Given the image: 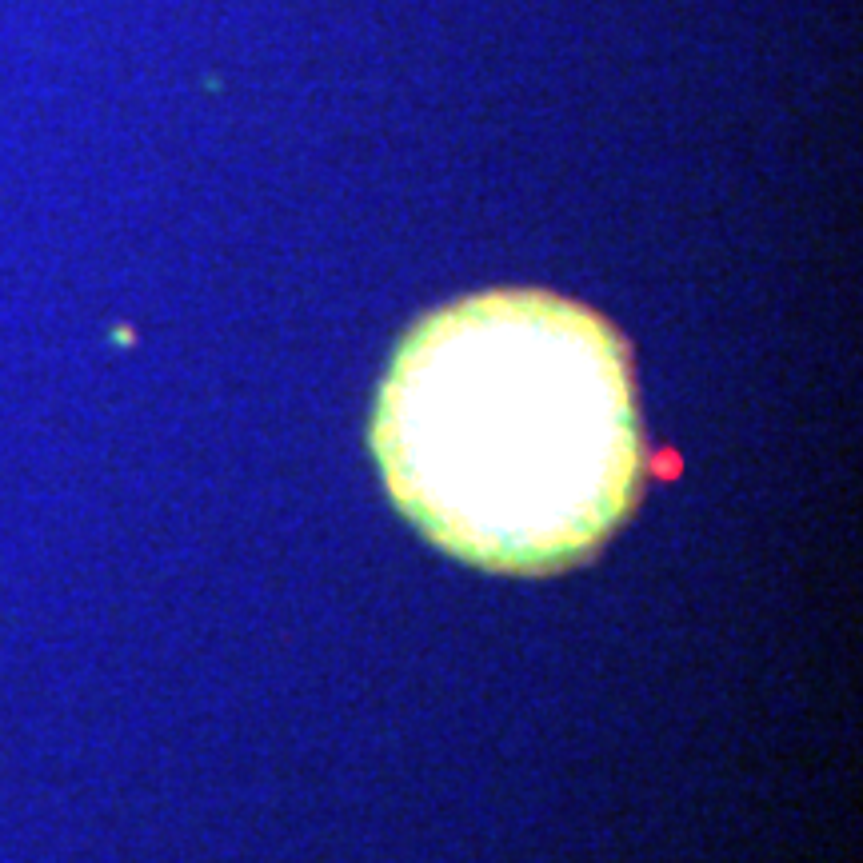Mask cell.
Returning <instances> with one entry per match:
<instances>
[{"instance_id":"cell-1","label":"cell","mask_w":863,"mask_h":863,"mask_svg":"<svg viewBox=\"0 0 863 863\" xmlns=\"http://www.w3.org/2000/svg\"><path fill=\"white\" fill-rule=\"evenodd\" d=\"M372 448L400 512L444 552L560 572L620 528L644 484L628 348L552 292L456 300L396 348Z\"/></svg>"}]
</instances>
